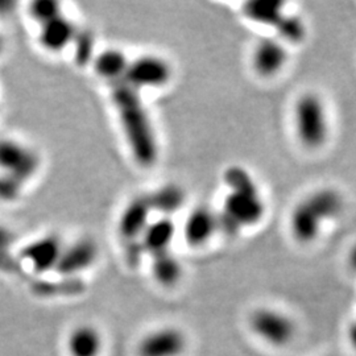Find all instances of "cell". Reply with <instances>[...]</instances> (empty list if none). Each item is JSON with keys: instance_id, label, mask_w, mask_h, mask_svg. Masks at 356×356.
I'll return each mask as SVG.
<instances>
[{"instance_id": "cell-10", "label": "cell", "mask_w": 356, "mask_h": 356, "mask_svg": "<svg viewBox=\"0 0 356 356\" xmlns=\"http://www.w3.org/2000/svg\"><path fill=\"white\" fill-rule=\"evenodd\" d=\"M98 257V247L90 239H81L69 247H64V251L58 260L56 270L61 276H74L89 269Z\"/></svg>"}, {"instance_id": "cell-14", "label": "cell", "mask_w": 356, "mask_h": 356, "mask_svg": "<svg viewBox=\"0 0 356 356\" xmlns=\"http://www.w3.org/2000/svg\"><path fill=\"white\" fill-rule=\"evenodd\" d=\"M76 28L70 19L63 13L49 22L41 24L40 44L49 51H60L74 41Z\"/></svg>"}, {"instance_id": "cell-25", "label": "cell", "mask_w": 356, "mask_h": 356, "mask_svg": "<svg viewBox=\"0 0 356 356\" xmlns=\"http://www.w3.org/2000/svg\"><path fill=\"white\" fill-rule=\"evenodd\" d=\"M350 266L356 270V244L354 245V248L351 250V254H350Z\"/></svg>"}, {"instance_id": "cell-13", "label": "cell", "mask_w": 356, "mask_h": 356, "mask_svg": "<svg viewBox=\"0 0 356 356\" xmlns=\"http://www.w3.org/2000/svg\"><path fill=\"white\" fill-rule=\"evenodd\" d=\"M218 229V216L209 207L202 206L194 209L188 216L184 226V236L191 247H201L211 239Z\"/></svg>"}, {"instance_id": "cell-2", "label": "cell", "mask_w": 356, "mask_h": 356, "mask_svg": "<svg viewBox=\"0 0 356 356\" xmlns=\"http://www.w3.org/2000/svg\"><path fill=\"white\" fill-rule=\"evenodd\" d=\"M223 179L229 193L225 198L222 213L218 216L219 229L235 234L243 227L259 223L266 207L251 175L241 166H229Z\"/></svg>"}, {"instance_id": "cell-18", "label": "cell", "mask_w": 356, "mask_h": 356, "mask_svg": "<svg viewBox=\"0 0 356 356\" xmlns=\"http://www.w3.org/2000/svg\"><path fill=\"white\" fill-rule=\"evenodd\" d=\"M284 4L279 1H250L244 6V13L256 23L272 26L276 29L280 28L284 20L286 19V15L282 11Z\"/></svg>"}, {"instance_id": "cell-8", "label": "cell", "mask_w": 356, "mask_h": 356, "mask_svg": "<svg viewBox=\"0 0 356 356\" xmlns=\"http://www.w3.org/2000/svg\"><path fill=\"white\" fill-rule=\"evenodd\" d=\"M188 339L184 331L173 326L157 327L145 332L136 346L138 356H181Z\"/></svg>"}, {"instance_id": "cell-1", "label": "cell", "mask_w": 356, "mask_h": 356, "mask_svg": "<svg viewBox=\"0 0 356 356\" xmlns=\"http://www.w3.org/2000/svg\"><path fill=\"white\" fill-rule=\"evenodd\" d=\"M113 102L135 160L141 166H152L159 156V145L139 91L123 81L113 83Z\"/></svg>"}, {"instance_id": "cell-7", "label": "cell", "mask_w": 356, "mask_h": 356, "mask_svg": "<svg viewBox=\"0 0 356 356\" xmlns=\"http://www.w3.org/2000/svg\"><path fill=\"white\" fill-rule=\"evenodd\" d=\"M38 168L40 159L35 151L19 141L0 140V173L13 176L26 184L38 173Z\"/></svg>"}, {"instance_id": "cell-5", "label": "cell", "mask_w": 356, "mask_h": 356, "mask_svg": "<svg viewBox=\"0 0 356 356\" xmlns=\"http://www.w3.org/2000/svg\"><path fill=\"white\" fill-rule=\"evenodd\" d=\"M172 78V67L164 58L147 54L129 61L123 82L132 89H156L163 88Z\"/></svg>"}, {"instance_id": "cell-17", "label": "cell", "mask_w": 356, "mask_h": 356, "mask_svg": "<svg viewBox=\"0 0 356 356\" xmlns=\"http://www.w3.org/2000/svg\"><path fill=\"white\" fill-rule=\"evenodd\" d=\"M92 64L97 74L110 81L113 85L123 79L129 61L123 51L118 49H106L94 58Z\"/></svg>"}, {"instance_id": "cell-23", "label": "cell", "mask_w": 356, "mask_h": 356, "mask_svg": "<svg viewBox=\"0 0 356 356\" xmlns=\"http://www.w3.org/2000/svg\"><path fill=\"white\" fill-rule=\"evenodd\" d=\"M24 182L13 176L0 173V200L1 201H15L23 189Z\"/></svg>"}, {"instance_id": "cell-9", "label": "cell", "mask_w": 356, "mask_h": 356, "mask_svg": "<svg viewBox=\"0 0 356 356\" xmlns=\"http://www.w3.org/2000/svg\"><path fill=\"white\" fill-rule=\"evenodd\" d=\"M64 245L58 236L47 235L33 241L22 250L20 256L38 273L56 270Z\"/></svg>"}, {"instance_id": "cell-22", "label": "cell", "mask_w": 356, "mask_h": 356, "mask_svg": "<svg viewBox=\"0 0 356 356\" xmlns=\"http://www.w3.org/2000/svg\"><path fill=\"white\" fill-rule=\"evenodd\" d=\"M74 47H76V60L78 65H86L92 60L94 53V38L88 31L76 32L74 38Z\"/></svg>"}, {"instance_id": "cell-20", "label": "cell", "mask_w": 356, "mask_h": 356, "mask_svg": "<svg viewBox=\"0 0 356 356\" xmlns=\"http://www.w3.org/2000/svg\"><path fill=\"white\" fill-rule=\"evenodd\" d=\"M152 257V272L156 280L163 285H173L179 280L181 266L175 254L166 251Z\"/></svg>"}, {"instance_id": "cell-3", "label": "cell", "mask_w": 356, "mask_h": 356, "mask_svg": "<svg viewBox=\"0 0 356 356\" xmlns=\"http://www.w3.org/2000/svg\"><path fill=\"white\" fill-rule=\"evenodd\" d=\"M343 210V200L338 191L319 189L307 195L293 210L291 231L300 243H310L326 222L335 219Z\"/></svg>"}, {"instance_id": "cell-15", "label": "cell", "mask_w": 356, "mask_h": 356, "mask_svg": "<svg viewBox=\"0 0 356 356\" xmlns=\"http://www.w3.org/2000/svg\"><path fill=\"white\" fill-rule=\"evenodd\" d=\"M66 350L70 356H101L102 332L92 325H79L69 332Z\"/></svg>"}, {"instance_id": "cell-19", "label": "cell", "mask_w": 356, "mask_h": 356, "mask_svg": "<svg viewBox=\"0 0 356 356\" xmlns=\"http://www.w3.org/2000/svg\"><path fill=\"white\" fill-rule=\"evenodd\" d=\"M152 211L164 214L165 218H170L185 204V191L177 185H165L148 195Z\"/></svg>"}, {"instance_id": "cell-6", "label": "cell", "mask_w": 356, "mask_h": 356, "mask_svg": "<svg viewBox=\"0 0 356 356\" xmlns=\"http://www.w3.org/2000/svg\"><path fill=\"white\" fill-rule=\"evenodd\" d=\"M250 325L261 341L277 347L291 343L297 331L293 319L275 309L256 310Z\"/></svg>"}, {"instance_id": "cell-21", "label": "cell", "mask_w": 356, "mask_h": 356, "mask_svg": "<svg viewBox=\"0 0 356 356\" xmlns=\"http://www.w3.org/2000/svg\"><path fill=\"white\" fill-rule=\"evenodd\" d=\"M29 13L33 20H36V23L40 26L63 13L60 3L51 0H38L32 3Z\"/></svg>"}, {"instance_id": "cell-26", "label": "cell", "mask_w": 356, "mask_h": 356, "mask_svg": "<svg viewBox=\"0 0 356 356\" xmlns=\"http://www.w3.org/2000/svg\"><path fill=\"white\" fill-rule=\"evenodd\" d=\"M350 339L353 341V343L356 346V323L351 327V332H350Z\"/></svg>"}, {"instance_id": "cell-11", "label": "cell", "mask_w": 356, "mask_h": 356, "mask_svg": "<svg viewBox=\"0 0 356 356\" xmlns=\"http://www.w3.org/2000/svg\"><path fill=\"white\" fill-rule=\"evenodd\" d=\"M151 213H152V207L149 204L148 195L134 198L122 211V216L118 223L119 234L126 241L135 242L138 238H141L143 232L149 225Z\"/></svg>"}, {"instance_id": "cell-24", "label": "cell", "mask_w": 356, "mask_h": 356, "mask_svg": "<svg viewBox=\"0 0 356 356\" xmlns=\"http://www.w3.org/2000/svg\"><path fill=\"white\" fill-rule=\"evenodd\" d=\"M13 242H15V235H13V231H10L0 225V254L7 252Z\"/></svg>"}, {"instance_id": "cell-12", "label": "cell", "mask_w": 356, "mask_h": 356, "mask_svg": "<svg viewBox=\"0 0 356 356\" xmlns=\"http://www.w3.org/2000/svg\"><path fill=\"white\" fill-rule=\"evenodd\" d=\"M288 61V51L275 38L260 40L254 47L252 65L260 76H272L282 70Z\"/></svg>"}, {"instance_id": "cell-16", "label": "cell", "mask_w": 356, "mask_h": 356, "mask_svg": "<svg viewBox=\"0 0 356 356\" xmlns=\"http://www.w3.org/2000/svg\"><path fill=\"white\" fill-rule=\"evenodd\" d=\"M176 235V226L170 218H161L147 226L141 235V245L148 254H159L170 251Z\"/></svg>"}, {"instance_id": "cell-4", "label": "cell", "mask_w": 356, "mask_h": 356, "mask_svg": "<svg viewBox=\"0 0 356 356\" xmlns=\"http://www.w3.org/2000/svg\"><path fill=\"white\" fill-rule=\"evenodd\" d=\"M294 126L300 141L307 148H318L329 136L326 107L317 94H304L294 107Z\"/></svg>"}, {"instance_id": "cell-27", "label": "cell", "mask_w": 356, "mask_h": 356, "mask_svg": "<svg viewBox=\"0 0 356 356\" xmlns=\"http://www.w3.org/2000/svg\"><path fill=\"white\" fill-rule=\"evenodd\" d=\"M3 49H4V41H3V38L0 36V53L3 51Z\"/></svg>"}]
</instances>
